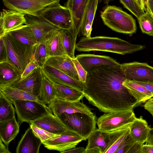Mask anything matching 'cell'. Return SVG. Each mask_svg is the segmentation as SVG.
I'll list each match as a JSON object with an SVG mask.
<instances>
[{
  "label": "cell",
  "mask_w": 153,
  "mask_h": 153,
  "mask_svg": "<svg viewBox=\"0 0 153 153\" xmlns=\"http://www.w3.org/2000/svg\"><path fill=\"white\" fill-rule=\"evenodd\" d=\"M135 81L144 86L152 94H153V82Z\"/></svg>",
  "instance_id": "bcb514c9"
},
{
  "label": "cell",
  "mask_w": 153,
  "mask_h": 153,
  "mask_svg": "<svg viewBox=\"0 0 153 153\" xmlns=\"http://www.w3.org/2000/svg\"><path fill=\"white\" fill-rule=\"evenodd\" d=\"M89 0H68L65 6L70 10L72 19L73 29L79 33L82 20Z\"/></svg>",
  "instance_id": "7402d4cb"
},
{
  "label": "cell",
  "mask_w": 153,
  "mask_h": 153,
  "mask_svg": "<svg viewBox=\"0 0 153 153\" xmlns=\"http://www.w3.org/2000/svg\"><path fill=\"white\" fill-rule=\"evenodd\" d=\"M136 142L129 133L119 147L116 153H128L129 150Z\"/></svg>",
  "instance_id": "ab89813d"
},
{
  "label": "cell",
  "mask_w": 153,
  "mask_h": 153,
  "mask_svg": "<svg viewBox=\"0 0 153 153\" xmlns=\"http://www.w3.org/2000/svg\"><path fill=\"white\" fill-rule=\"evenodd\" d=\"M48 106L50 111L56 116L63 113L76 112L94 114L91 109L80 100L70 102L56 97Z\"/></svg>",
  "instance_id": "5bb4252c"
},
{
  "label": "cell",
  "mask_w": 153,
  "mask_h": 153,
  "mask_svg": "<svg viewBox=\"0 0 153 153\" xmlns=\"http://www.w3.org/2000/svg\"><path fill=\"white\" fill-rule=\"evenodd\" d=\"M26 23L31 29L37 44L45 42L55 31L60 29L40 16L25 15Z\"/></svg>",
  "instance_id": "30bf717a"
},
{
  "label": "cell",
  "mask_w": 153,
  "mask_h": 153,
  "mask_svg": "<svg viewBox=\"0 0 153 153\" xmlns=\"http://www.w3.org/2000/svg\"><path fill=\"white\" fill-rule=\"evenodd\" d=\"M0 153H11L8 149V146L5 144L1 139H0Z\"/></svg>",
  "instance_id": "681fc988"
},
{
  "label": "cell",
  "mask_w": 153,
  "mask_h": 153,
  "mask_svg": "<svg viewBox=\"0 0 153 153\" xmlns=\"http://www.w3.org/2000/svg\"><path fill=\"white\" fill-rule=\"evenodd\" d=\"M43 77L42 68L39 67L10 86L23 91L39 98Z\"/></svg>",
  "instance_id": "9a60e30c"
},
{
  "label": "cell",
  "mask_w": 153,
  "mask_h": 153,
  "mask_svg": "<svg viewBox=\"0 0 153 153\" xmlns=\"http://www.w3.org/2000/svg\"><path fill=\"white\" fill-rule=\"evenodd\" d=\"M125 8L138 19L145 12L140 7L135 0H120Z\"/></svg>",
  "instance_id": "74e56055"
},
{
  "label": "cell",
  "mask_w": 153,
  "mask_h": 153,
  "mask_svg": "<svg viewBox=\"0 0 153 153\" xmlns=\"http://www.w3.org/2000/svg\"><path fill=\"white\" fill-rule=\"evenodd\" d=\"M19 127L15 117L9 120L0 122V139L8 146L18 134Z\"/></svg>",
  "instance_id": "4316f807"
},
{
  "label": "cell",
  "mask_w": 153,
  "mask_h": 153,
  "mask_svg": "<svg viewBox=\"0 0 153 153\" xmlns=\"http://www.w3.org/2000/svg\"><path fill=\"white\" fill-rule=\"evenodd\" d=\"M60 0H2L8 9L22 13L25 15L39 16L45 8L59 3Z\"/></svg>",
  "instance_id": "ba28073f"
},
{
  "label": "cell",
  "mask_w": 153,
  "mask_h": 153,
  "mask_svg": "<svg viewBox=\"0 0 153 153\" xmlns=\"http://www.w3.org/2000/svg\"><path fill=\"white\" fill-rule=\"evenodd\" d=\"M40 16L61 29L73 28L72 16L69 10L59 3L51 5L44 10Z\"/></svg>",
  "instance_id": "9c48e42d"
},
{
  "label": "cell",
  "mask_w": 153,
  "mask_h": 153,
  "mask_svg": "<svg viewBox=\"0 0 153 153\" xmlns=\"http://www.w3.org/2000/svg\"><path fill=\"white\" fill-rule=\"evenodd\" d=\"M146 7L147 8L153 16V0H147Z\"/></svg>",
  "instance_id": "f5cc1de1"
},
{
  "label": "cell",
  "mask_w": 153,
  "mask_h": 153,
  "mask_svg": "<svg viewBox=\"0 0 153 153\" xmlns=\"http://www.w3.org/2000/svg\"><path fill=\"white\" fill-rule=\"evenodd\" d=\"M82 140H84L83 138L74 131L68 129L42 144L49 150L63 153L75 147Z\"/></svg>",
  "instance_id": "8fae6325"
},
{
  "label": "cell",
  "mask_w": 153,
  "mask_h": 153,
  "mask_svg": "<svg viewBox=\"0 0 153 153\" xmlns=\"http://www.w3.org/2000/svg\"><path fill=\"white\" fill-rule=\"evenodd\" d=\"M39 67L34 56H33L31 60L27 65L24 71L22 74L20 79L24 78L34 69Z\"/></svg>",
  "instance_id": "b9f144b4"
},
{
  "label": "cell",
  "mask_w": 153,
  "mask_h": 153,
  "mask_svg": "<svg viewBox=\"0 0 153 153\" xmlns=\"http://www.w3.org/2000/svg\"><path fill=\"white\" fill-rule=\"evenodd\" d=\"M85 70H88L102 65H117L120 64L115 59L108 56L91 54H82L76 56Z\"/></svg>",
  "instance_id": "d6986e66"
},
{
  "label": "cell",
  "mask_w": 153,
  "mask_h": 153,
  "mask_svg": "<svg viewBox=\"0 0 153 153\" xmlns=\"http://www.w3.org/2000/svg\"><path fill=\"white\" fill-rule=\"evenodd\" d=\"M7 33L24 44L33 46L38 44L34 34L28 25H23Z\"/></svg>",
  "instance_id": "f546056e"
},
{
  "label": "cell",
  "mask_w": 153,
  "mask_h": 153,
  "mask_svg": "<svg viewBox=\"0 0 153 153\" xmlns=\"http://www.w3.org/2000/svg\"><path fill=\"white\" fill-rule=\"evenodd\" d=\"M100 16L104 24L115 32L131 35L136 32L135 19L120 7L108 6Z\"/></svg>",
  "instance_id": "3957f363"
},
{
  "label": "cell",
  "mask_w": 153,
  "mask_h": 153,
  "mask_svg": "<svg viewBox=\"0 0 153 153\" xmlns=\"http://www.w3.org/2000/svg\"><path fill=\"white\" fill-rule=\"evenodd\" d=\"M41 68L43 76L53 84L69 87L82 93L84 83L80 80L74 79L51 66L44 65Z\"/></svg>",
  "instance_id": "4fadbf2b"
},
{
  "label": "cell",
  "mask_w": 153,
  "mask_h": 153,
  "mask_svg": "<svg viewBox=\"0 0 153 153\" xmlns=\"http://www.w3.org/2000/svg\"><path fill=\"white\" fill-rule=\"evenodd\" d=\"M56 97L54 84L43 76L39 98L45 104L49 105Z\"/></svg>",
  "instance_id": "836d02e7"
},
{
  "label": "cell",
  "mask_w": 153,
  "mask_h": 153,
  "mask_svg": "<svg viewBox=\"0 0 153 153\" xmlns=\"http://www.w3.org/2000/svg\"><path fill=\"white\" fill-rule=\"evenodd\" d=\"M21 122L31 123L51 112L48 106L34 101L18 100L12 102Z\"/></svg>",
  "instance_id": "52a82bcc"
},
{
  "label": "cell",
  "mask_w": 153,
  "mask_h": 153,
  "mask_svg": "<svg viewBox=\"0 0 153 153\" xmlns=\"http://www.w3.org/2000/svg\"><path fill=\"white\" fill-rule=\"evenodd\" d=\"M31 123L57 135H60L68 129L60 118L57 116L53 114L52 112Z\"/></svg>",
  "instance_id": "ffe728a7"
},
{
  "label": "cell",
  "mask_w": 153,
  "mask_h": 153,
  "mask_svg": "<svg viewBox=\"0 0 153 153\" xmlns=\"http://www.w3.org/2000/svg\"><path fill=\"white\" fill-rule=\"evenodd\" d=\"M85 149L83 147L74 148L64 152L63 153H85Z\"/></svg>",
  "instance_id": "7dc6e473"
},
{
  "label": "cell",
  "mask_w": 153,
  "mask_h": 153,
  "mask_svg": "<svg viewBox=\"0 0 153 153\" xmlns=\"http://www.w3.org/2000/svg\"><path fill=\"white\" fill-rule=\"evenodd\" d=\"M69 130L76 132L86 140L96 129L95 114L81 113H63L57 116Z\"/></svg>",
  "instance_id": "5b68a950"
},
{
  "label": "cell",
  "mask_w": 153,
  "mask_h": 153,
  "mask_svg": "<svg viewBox=\"0 0 153 153\" xmlns=\"http://www.w3.org/2000/svg\"><path fill=\"white\" fill-rule=\"evenodd\" d=\"M47 58L66 54L62 40L61 29L54 31L45 42Z\"/></svg>",
  "instance_id": "cb8c5ba5"
},
{
  "label": "cell",
  "mask_w": 153,
  "mask_h": 153,
  "mask_svg": "<svg viewBox=\"0 0 153 153\" xmlns=\"http://www.w3.org/2000/svg\"><path fill=\"white\" fill-rule=\"evenodd\" d=\"M87 139L85 153H104L109 143V132L96 129Z\"/></svg>",
  "instance_id": "ac0fdd59"
},
{
  "label": "cell",
  "mask_w": 153,
  "mask_h": 153,
  "mask_svg": "<svg viewBox=\"0 0 153 153\" xmlns=\"http://www.w3.org/2000/svg\"><path fill=\"white\" fill-rule=\"evenodd\" d=\"M130 125L109 132V143L104 153H116L122 143L129 134Z\"/></svg>",
  "instance_id": "4dcf8cb0"
},
{
  "label": "cell",
  "mask_w": 153,
  "mask_h": 153,
  "mask_svg": "<svg viewBox=\"0 0 153 153\" xmlns=\"http://www.w3.org/2000/svg\"><path fill=\"white\" fill-rule=\"evenodd\" d=\"M21 74L8 62L0 63V85L11 86L21 78Z\"/></svg>",
  "instance_id": "83f0119b"
},
{
  "label": "cell",
  "mask_w": 153,
  "mask_h": 153,
  "mask_svg": "<svg viewBox=\"0 0 153 153\" xmlns=\"http://www.w3.org/2000/svg\"><path fill=\"white\" fill-rule=\"evenodd\" d=\"M12 104L0 92V122L9 120L15 117V109Z\"/></svg>",
  "instance_id": "e575fe53"
},
{
  "label": "cell",
  "mask_w": 153,
  "mask_h": 153,
  "mask_svg": "<svg viewBox=\"0 0 153 153\" xmlns=\"http://www.w3.org/2000/svg\"><path fill=\"white\" fill-rule=\"evenodd\" d=\"M99 0H89L83 16L80 32L85 37L90 38L92 25Z\"/></svg>",
  "instance_id": "d4e9b609"
},
{
  "label": "cell",
  "mask_w": 153,
  "mask_h": 153,
  "mask_svg": "<svg viewBox=\"0 0 153 153\" xmlns=\"http://www.w3.org/2000/svg\"><path fill=\"white\" fill-rule=\"evenodd\" d=\"M7 50L3 37H0V63L7 62Z\"/></svg>",
  "instance_id": "7bdbcfd3"
},
{
  "label": "cell",
  "mask_w": 153,
  "mask_h": 153,
  "mask_svg": "<svg viewBox=\"0 0 153 153\" xmlns=\"http://www.w3.org/2000/svg\"><path fill=\"white\" fill-rule=\"evenodd\" d=\"M44 65L53 67L71 78L80 80L72 59L66 54L47 58Z\"/></svg>",
  "instance_id": "e0dca14e"
},
{
  "label": "cell",
  "mask_w": 153,
  "mask_h": 153,
  "mask_svg": "<svg viewBox=\"0 0 153 153\" xmlns=\"http://www.w3.org/2000/svg\"><path fill=\"white\" fill-rule=\"evenodd\" d=\"M2 37L7 50V62L22 74L27 65L32 59L36 46L22 43L8 33H6Z\"/></svg>",
  "instance_id": "277c9868"
},
{
  "label": "cell",
  "mask_w": 153,
  "mask_h": 153,
  "mask_svg": "<svg viewBox=\"0 0 153 153\" xmlns=\"http://www.w3.org/2000/svg\"><path fill=\"white\" fill-rule=\"evenodd\" d=\"M0 92L11 102L18 100H32L37 102L48 107L38 97L10 86L0 85Z\"/></svg>",
  "instance_id": "f1b7e54d"
},
{
  "label": "cell",
  "mask_w": 153,
  "mask_h": 153,
  "mask_svg": "<svg viewBox=\"0 0 153 153\" xmlns=\"http://www.w3.org/2000/svg\"><path fill=\"white\" fill-rule=\"evenodd\" d=\"M143 153H153V145L146 144L143 146Z\"/></svg>",
  "instance_id": "c3c4849f"
},
{
  "label": "cell",
  "mask_w": 153,
  "mask_h": 153,
  "mask_svg": "<svg viewBox=\"0 0 153 153\" xmlns=\"http://www.w3.org/2000/svg\"><path fill=\"white\" fill-rule=\"evenodd\" d=\"M87 71L82 93L100 111L107 113L133 110L138 105L123 85L126 79L120 64L100 65Z\"/></svg>",
  "instance_id": "6da1fadb"
},
{
  "label": "cell",
  "mask_w": 153,
  "mask_h": 153,
  "mask_svg": "<svg viewBox=\"0 0 153 153\" xmlns=\"http://www.w3.org/2000/svg\"><path fill=\"white\" fill-rule=\"evenodd\" d=\"M151 129L142 117L136 118L129 126L131 136L136 142L143 144L146 141Z\"/></svg>",
  "instance_id": "603a6c76"
},
{
  "label": "cell",
  "mask_w": 153,
  "mask_h": 153,
  "mask_svg": "<svg viewBox=\"0 0 153 153\" xmlns=\"http://www.w3.org/2000/svg\"><path fill=\"white\" fill-rule=\"evenodd\" d=\"M61 33L63 45L66 54L72 59L76 58L74 52L78 34L73 28L61 29Z\"/></svg>",
  "instance_id": "1f68e13d"
},
{
  "label": "cell",
  "mask_w": 153,
  "mask_h": 153,
  "mask_svg": "<svg viewBox=\"0 0 153 153\" xmlns=\"http://www.w3.org/2000/svg\"><path fill=\"white\" fill-rule=\"evenodd\" d=\"M123 85L135 99L138 105L153 97V94L134 80L126 79L123 82Z\"/></svg>",
  "instance_id": "484cf974"
},
{
  "label": "cell",
  "mask_w": 153,
  "mask_h": 153,
  "mask_svg": "<svg viewBox=\"0 0 153 153\" xmlns=\"http://www.w3.org/2000/svg\"><path fill=\"white\" fill-rule=\"evenodd\" d=\"M56 97L70 102L80 100L84 97L82 93L67 86L54 84Z\"/></svg>",
  "instance_id": "d6a6232c"
},
{
  "label": "cell",
  "mask_w": 153,
  "mask_h": 153,
  "mask_svg": "<svg viewBox=\"0 0 153 153\" xmlns=\"http://www.w3.org/2000/svg\"><path fill=\"white\" fill-rule=\"evenodd\" d=\"M42 144L30 127L25 131L16 149V153H38Z\"/></svg>",
  "instance_id": "44dd1931"
},
{
  "label": "cell",
  "mask_w": 153,
  "mask_h": 153,
  "mask_svg": "<svg viewBox=\"0 0 153 153\" xmlns=\"http://www.w3.org/2000/svg\"><path fill=\"white\" fill-rule=\"evenodd\" d=\"M33 56L39 66L42 68L47 58L45 43L38 44L36 46Z\"/></svg>",
  "instance_id": "8d00e7d4"
},
{
  "label": "cell",
  "mask_w": 153,
  "mask_h": 153,
  "mask_svg": "<svg viewBox=\"0 0 153 153\" xmlns=\"http://www.w3.org/2000/svg\"><path fill=\"white\" fill-rule=\"evenodd\" d=\"M146 143V144L153 145V128H151Z\"/></svg>",
  "instance_id": "f907efd6"
},
{
  "label": "cell",
  "mask_w": 153,
  "mask_h": 153,
  "mask_svg": "<svg viewBox=\"0 0 153 153\" xmlns=\"http://www.w3.org/2000/svg\"><path fill=\"white\" fill-rule=\"evenodd\" d=\"M143 143L136 142L129 150L128 153H143Z\"/></svg>",
  "instance_id": "ee69618b"
},
{
  "label": "cell",
  "mask_w": 153,
  "mask_h": 153,
  "mask_svg": "<svg viewBox=\"0 0 153 153\" xmlns=\"http://www.w3.org/2000/svg\"><path fill=\"white\" fill-rule=\"evenodd\" d=\"M126 79L153 82V67L146 63L133 62L120 64Z\"/></svg>",
  "instance_id": "7c38bea8"
},
{
  "label": "cell",
  "mask_w": 153,
  "mask_h": 153,
  "mask_svg": "<svg viewBox=\"0 0 153 153\" xmlns=\"http://www.w3.org/2000/svg\"><path fill=\"white\" fill-rule=\"evenodd\" d=\"M72 60L76 68L80 80L84 83L86 80L87 71L85 70L76 57L72 59Z\"/></svg>",
  "instance_id": "60d3db41"
},
{
  "label": "cell",
  "mask_w": 153,
  "mask_h": 153,
  "mask_svg": "<svg viewBox=\"0 0 153 153\" xmlns=\"http://www.w3.org/2000/svg\"><path fill=\"white\" fill-rule=\"evenodd\" d=\"M143 106L144 108L153 117V98L147 100Z\"/></svg>",
  "instance_id": "f6af8a7d"
},
{
  "label": "cell",
  "mask_w": 153,
  "mask_h": 153,
  "mask_svg": "<svg viewBox=\"0 0 153 153\" xmlns=\"http://www.w3.org/2000/svg\"><path fill=\"white\" fill-rule=\"evenodd\" d=\"M25 15L10 9H3L0 17V37L5 34L21 25L26 24Z\"/></svg>",
  "instance_id": "2e32d148"
},
{
  "label": "cell",
  "mask_w": 153,
  "mask_h": 153,
  "mask_svg": "<svg viewBox=\"0 0 153 153\" xmlns=\"http://www.w3.org/2000/svg\"><path fill=\"white\" fill-rule=\"evenodd\" d=\"M141 9L145 12L146 10V2L147 0H135Z\"/></svg>",
  "instance_id": "816d5d0a"
},
{
  "label": "cell",
  "mask_w": 153,
  "mask_h": 153,
  "mask_svg": "<svg viewBox=\"0 0 153 153\" xmlns=\"http://www.w3.org/2000/svg\"><path fill=\"white\" fill-rule=\"evenodd\" d=\"M138 19L142 32L153 36V16L147 8L146 7L144 13Z\"/></svg>",
  "instance_id": "d590c367"
},
{
  "label": "cell",
  "mask_w": 153,
  "mask_h": 153,
  "mask_svg": "<svg viewBox=\"0 0 153 153\" xmlns=\"http://www.w3.org/2000/svg\"><path fill=\"white\" fill-rule=\"evenodd\" d=\"M30 126L35 134L40 139L42 143L59 135L50 132L32 123L30 124Z\"/></svg>",
  "instance_id": "f35d334b"
},
{
  "label": "cell",
  "mask_w": 153,
  "mask_h": 153,
  "mask_svg": "<svg viewBox=\"0 0 153 153\" xmlns=\"http://www.w3.org/2000/svg\"><path fill=\"white\" fill-rule=\"evenodd\" d=\"M145 47L132 44L117 37L97 36L81 38L76 43L75 49L79 52L99 51L125 55L139 51Z\"/></svg>",
  "instance_id": "7a4b0ae2"
},
{
  "label": "cell",
  "mask_w": 153,
  "mask_h": 153,
  "mask_svg": "<svg viewBox=\"0 0 153 153\" xmlns=\"http://www.w3.org/2000/svg\"><path fill=\"white\" fill-rule=\"evenodd\" d=\"M136 117L133 110L105 113L97 118L98 128L109 132L129 125Z\"/></svg>",
  "instance_id": "8992f818"
}]
</instances>
